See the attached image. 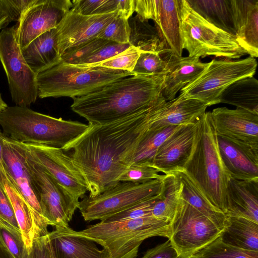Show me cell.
<instances>
[{
  "label": "cell",
  "mask_w": 258,
  "mask_h": 258,
  "mask_svg": "<svg viewBox=\"0 0 258 258\" xmlns=\"http://www.w3.org/2000/svg\"><path fill=\"white\" fill-rule=\"evenodd\" d=\"M151 107L112 122L89 124L82 135L62 149L71 151L69 155L86 181L88 196L115 186L132 165L147 131V115Z\"/></svg>",
  "instance_id": "obj_1"
},
{
  "label": "cell",
  "mask_w": 258,
  "mask_h": 258,
  "mask_svg": "<svg viewBox=\"0 0 258 258\" xmlns=\"http://www.w3.org/2000/svg\"><path fill=\"white\" fill-rule=\"evenodd\" d=\"M166 75H136L119 79L73 98L71 109L91 125L121 119L165 100L162 91Z\"/></svg>",
  "instance_id": "obj_2"
},
{
  "label": "cell",
  "mask_w": 258,
  "mask_h": 258,
  "mask_svg": "<svg viewBox=\"0 0 258 258\" xmlns=\"http://www.w3.org/2000/svg\"><path fill=\"white\" fill-rule=\"evenodd\" d=\"M0 125L5 135L18 142L62 150L89 126V124L55 118L17 105L7 106L0 111Z\"/></svg>",
  "instance_id": "obj_3"
},
{
  "label": "cell",
  "mask_w": 258,
  "mask_h": 258,
  "mask_svg": "<svg viewBox=\"0 0 258 258\" xmlns=\"http://www.w3.org/2000/svg\"><path fill=\"white\" fill-rule=\"evenodd\" d=\"M184 169L201 186L210 202L226 215L231 177L220 154L210 111L199 119L195 145Z\"/></svg>",
  "instance_id": "obj_4"
},
{
  "label": "cell",
  "mask_w": 258,
  "mask_h": 258,
  "mask_svg": "<svg viewBox=\"0 0 258 258\" xmlns=\"http://www.w3.org/2000/svg\"><path fill=\"white\" fill-rule=\"evenodd\" d=\"M79 232L102 246L110 258H137L145 240L154 236L170 238L171 222L153 216L115 222L101 221Z\"/></svg>",
  "instance_id": "obj_5"
},
{
  "label": "cell",
  "mask_w": 258,
  "mask_h": 258,
  "mask_svg": "<svg viewBox=\"0 0 258 258\" xmlns=\"http://www.w3.org/2000/svg\"><path fill=\"white\" fill-rule=\"evenodd\" d=\"M135 75L127 71L102 67H83L62 60L36 76L40 98L73 99L95 92L119 79Z\"/></svg>",
  "instance_id": "obj_6"
},
{
  "label": "cell",
  "mask_w": 258,
  "mask_h": 258,
  "mask_svg": "<svg viewBox=\"0 0 258 258\" xmlns=\"http://www.w3.org/2000/svg\"><path fill=\"white\" fill-rule=\"evenodd\" d=\"M180 30L182 48L189 57L238 59L247 54L232 35L210 24L197 14L186 0L179 2Z\"/></svg>",
  "instance_id": "obj_7"
},
{
  "label": "cell",
  "mask_w": 258,
  "mask_h": 258,
  "mask_svg": "<svg viewBox=\"0 0 258 258\" xmlns=\"http://www.w3.org/2000/svg\"><path fill=\"white\" fill-rule=\"evenodd\" d=\"M256 67L255 58L250 56L240 59L214 58L194 81L180 90V95L198 100L207 106L220 103L225 89L240 79L253 76Z\"/></svg>",
  "instance_id": "obj_8"
},
{
  "label": "cell",
  "mask_w": 258,
  "mask_h": 258,
  "mask_svg": "<svg viewBox=\"0 0 258 258\" xmlns=\"http://www.w3.org/2000/svg\"><path fill=\"white\" fill-rule=\"evenodd\" d=\"M164 177L165 175L162 178L143 183L119 182L94 197H84L80 201L78 209L86 221H103L137 203L160 195Z\"/></svg>",
  "instance_id": "obj_9"
},
{
  "label": "cell",
  "mask_w": 258,
  "mask_h": 258,
  "mask_svg": "<svg viewBox=\"0 0 258 258\" xmlns=\"http://www.w3.org/2000/svg\"><path fill=\"white\" fill-rule=\"evenodd\" d=\"M14 25L0 32V61L7 75L13 102L29 107L38 96L36 75L25 60L16 38Z\"/></svg>",
  "instance_id": "obj_10"
},
{
  "label": "cell",
  "mask_w": 258,
  "mask_h": 258,
  "mask_svg": "<svg viewBox=\"0 0 258 258\" xmlns=\"http://www.w3.org/2000/svg\"><path fill=\"white\" fill-rule=\"evenodd\" d=\"M171 229L168 239L180 258H189L219 237L222 232L183 200L171 221Z\"/></svg>",
  "instance_id": "obj_11"
},
{
  "label": "cell",
  "mask_w": 258,
  "mask_h": 258,
  "mask_svg": "<svg viewBox=\"0 0 258 258\" xmlns=\"http://www.w3.org/2000/svg\"><path fill=\"white\" fill-rule=\"evenodd\" d=\"M26 160L34 184L39 193L42 215L49 225L69 226L80 201L71 195L32 157L26 148Z\"/></svg>",
  "instance_id": "obj_12"
},
{
  "label": "cell",
  "mask_w": 258,
  "mask_h": 258,
  "mask_svg": "<svg viewBox=\"0 0 258 258\" xmlns=\"http://www.w3.org/2000/svg\"><path fill=\"white\" fill-rule=\"evenodd\" d=\"M211 114L218 137L236 146L258 162V114L226 107L215 108Z\"/></svg>",
  "instance_id": "obj_13"
},
{
  "label": "cell",
  "mask_w": 258,
  "mask_h": 258,
  "mask_svg": "<svg viewBox=\"0 0 258 258\" xmlns=\"http://www.w3.org/2000/svg\"><path fill=\"white\" fill-rule=\"evenodd\" d=\"M3 160L8 176L30 207L37 229L42 233L47 232L49 225L42 215L39 195L27 166L23 144L5 135Z\"/></svg>",
  "instance_id": "obj_14"
},
{
  "label": "cell",
  "mask_w": 258,
  "mask_h": 258,
  "mask_svg": "<svg viewBox=\"0 0 258 258\" xmlns=\"http://www.w3.org/2000/svg\"><path fill=\"white\" fill-rule=\"evenodd\" d=\"M72 5L69 0H33L15 25L21 49L41 34L56 27Z\"/></svg>",
  "instance_id": "obj_15"
},
{
  "label": "cell",
  "mask_w": 258,
  "mask_h": 258,
  "mask_svg": "<svg viewBox=\"0 0 258 258\" xmlns=\"http://www.w3.org/2000/svg\"><path fill=\"white\" fill-rule=\"evenodd\" d=\"M34 160L76 201L88 191L86 181L71 157L60 148L24 144Z\"/></svg>",
  "instance_id": "obj_16"
},
{
  "label": "cell",
  "mask_w": 258,
  "mask_h": 258,
  "mask_svg": "<svg viewBox=\"0 0 258 258\" xmlns=\"http://www.w3.org/2000/svg\"><path fill=\"white\" fill-rule=\"evenodd\" d=\"M180 0H135V12L143 19L152 20L165 47L175 55L183 52L180 30Z\"/></svg>",
  "instance_id": "obj_17"
},
{
  "label": "cell",
  "mask_w": 258,
  "mask_h": 258,
  "mask_svg": "<svg viewBox=\"0 0 258 258\" xmlns=\"http://www.w3.org/2000/svg\"><path fill=\"white\" fill-rule=\"evenodd\" d=\"M207 107L198 100L186 98L180 94L171 100H164L148 111L147 131L194 123L206 112Z\"/></svg>",
  "instance_id": "obj_18"
},
{
  "label": "cell",
  "mask_w": 258,
  "mask_h": 258,
  "mask_svg": "<svg viewBox=\"0 0 258 258\" xmlns=\"http://www.w3.org/2000/svg\"><path fill=\"white\" fill-rule=\"evenodd\" d=\"M199 119L183 125L163 142L154 156L153 167L165 175L185 168L195 145Z\"/></svg>",
  "instance_id": "obj_19"
},
{
  "label": "cell",
  "mask_w": 258,
  "mask_h": 258,
  "mask_svg": "<svg viewBox=\"0 0 258 258\" xmlns=\"http://www.w3.org/2000/svg\"><path fill=\"white\" fill-rule=\"evenodd\" d=\"M118 14L114 12L88 16L70 10L56 27L60 56L68 49L97 37Z\"/></svg>",
  "instance_id": "obj_20"
},
{
  "label": "cell",
  "mask_w": 258,
  "mask_h": 258,
  "mask_svg": "<svg viewBox=\"0 0 258 258\" xmlns=\"http://www.w3.org/2000/svg\"><path fill=\"white\" fill-rule=\"evenodd\" d=\"M48 234L56 258H110L104 249L69 226L55 227Z\"/></svg>",
  "instance_id": "obj_21"
},
{
  "label": "cell",
  "mask_w": 258,
  "mask_h": 258,
  "mask_svg": "<svg viewBox=\"0 0 258 258\" xmlns=\"http://www.w3.org/2000/svg\"><path fill=\"white\" fill-rule=\"evenodd\" d=\"M235 37L249 56H258V0H231Z\"/></svg>",
  "instance_id": "obj_22"
},
{
  "label": "cell",
  "mask_w": 258,
  "mask_h": 258,
  "mask_svg": "<svg viewBox=\"0 0 258 258\" xmlns=\"http://www.w3.org/2000/svg\"><path fill=\"white\" fill-rule=\"evenodd\" d=\"M226 216L242 217L258 223V179L230 178L227 186Z\"/></svg>",
  "instance_id": "obj_23"
},
{
  "label": "cell",
  "mask_w": 258,
  "mask_h": 258,
  "mask_svg": "<svg viewBox=\"0 0 258 258\" xmlns=\"http://www.w3.org/2000/svg\"><path fill=\"white\" fill-rule=\"evenodd\" d=\"M21 52L28 65L36 75L58 63L61 59L56 27L38 36Z\"/></svg>",
  "instance_id": "obj_24"
},
{
  "label": "cell",
  "mask_w": 258,
  "mask_h": 258,
  "mask_svg": "<svg viewBox=\"0 0 258 258\" xmlns=\"http://www.w3.org/2000/svg\"><path fill=\"white\" fill-rule=\"evenodd\" d=\"M198 57L175 56L170 70L164 79L162 95L168 101L174 99L177 93L194 81L208 67Z\"/></svg>",
  "instance_id": "obj_25"
},
{
  "label": "cell",
  "mask_w": 258,
  "mask_h": 258,
  "mask_svg": "<svg viewBox=\"0 0 258 258\" xmlns=\"http://www.w3.org/2000/svg\"><path fill=\"white\" fill-rule=\"evenodd\" d=\"M171 174L177 175L182 183V200L207 217L223 231L226 223V216L210 202L199 184L185 169L177 170Z\"/></svg>",
  "instance_id": "obj_26"
},
{
  "label": "cell",
  "mask_w": 258,
  "mask_h": 258,
  "mask_svg": "<svg viewBox=\"0 0 258 258\" xmlns=\"http://www.w3.org/2000/svg\"><path fill=\"white\" fill-rule=\"evenodd\" d=\"M218 139L220 154L230 177L240 180L258 179V162L231 143Z\"/></svg>",
  "instance_id": "obj_27"
},
{
  "label": "cell",
  "mask_w": 258,
  "mask_h": 258,
  "mask_svg": "<svg viewBox=\"0 0 258 258\" xmlns=\"http://www.w3.org/2000/svg\"><path fill=\"white\" fill-rule=\"evenodd\" d=\"M226 217L225 227L220 236L222 241L240 249L258 251V223L242 217Z\"/></svg>",
  "instance_id": "obj_28"
},
{
  "label": "cell",
  "mask_w": 258,
  "mask_h": 258,
  "mask_svg": "<svg viewBox=\"0 0 258 258\" xmlns=\"http://www.w3.org/2000/svg\"><path fill=\"white\" fill-rule=\"evenodd\" d=\"M190 7L207 22L235 36L231 0H186Z\"/></svg>",
  "instance_id": "obj_29"
},
{
  "label": "cell",
  "mask_w": 258,
  "mask_h": 258,
  "mask_svg": "<svg viewBox=\"0 0 258 258\" xmlns=\"http://www.w3.org/2000/svg\"><path fill=\"white\" fill-rule=\"evenodd\" d=\"M219 102L258 114V81L252 76L233 83L222 92Z\"/></svg>",
  "instance_id": "obj_30"
},
{
  "label": "cell",
  "mask_w": 258,
  "mask_h": 258,
  "mask_svg": "<svg viewBox=\"0 0 258 258\" xmlns=\"http://www.w3.org/2000/svg\"><path fill=\"white\" fill-rule=\"evenodd\" d=\"M4 187L12 203L27 252H28L33 239L41 235L34 224L30 207L9 176L5 182Z\"/></svg>",
  "instance_id": "obj_31"
},
{
  "label": "cell",
  "mask_w": 258,
  "mask_h": 258,
  "mask_svg": "<svg viewBox=\"0 0 258 258\" xmlns=\"http://www.w3.org/2000/svg\"><path fill=\"white\" fill-rule=\"evenodd\" d=\"M130 28L128 43L141 52H156L164 55L169 52L162 42L157 30L148 20L137 15L128 20Z\"/></svg>",
  "instance_id": "obj_32"
},
{
  "label": "cell",
  "mask_w": 258,
  "mask_h": 258,
  "mask_svg": "<svg viewBox=\"0 0 258 258\" xmlns=\"http://www.w3.org/2000/svg\"><path fill=\"white\" fill-rule=\"evenodd\" d=\"M182 183L174 174L165 175L159 198L152 210L155 217L171 221L182 201Z\"/></svg>",
  "instance_id": "obj_33"
},
{
  "label": "cell",
  "mask_w": 258,
  "mask_h": 258,
  "mask_svg": "<svg viewBox=\"0 0 258 258\" xmlns=\"http://www.w3.org/2000/svg\"><path fill=\"white\" fill-rule=\"evenodd\" d=\"M183 125L170 126L157 131H147L138 146L132 165L152 166L153 159L159 147Z\"/></svg>",
  "instance_id": "obj_34"
},
{
  "label": "cell",
  "mask_w": 258,
  "mask_h": 258,
  "mask_svg": "<svg viewBox=\"0 0 258 258\" xmlns=\"http://www.w3.org/2000/svg\"><path fill=\"white\" fill-rule=\"evenodd\" d=\"M172 52L158 53L140 52L132 73L135 75L158 76L167 74L174 57Z\"/></svg>",
  "instance_id": "obj_35"
},
{
  "label": "cell",
  "mask_w": 258,
  "mask_h": 258,
  "mask_svg": "<svg viewBox=\"0 0 258 258\" xmlns=\"http://www.w3.org/2000/svg\"><path fill=\"white\" fill-rule=\"evenodd\" d=\"M189 258H258V251L244 250L227 244L219 236Z\"/></svg>",
  "instance_id": "obj_36"
},
{
  "label": "cell",
  "mask_w": 258,
  "mask_h": 258,
  "mask_svg": "<svg viewBox=\"0 0 258 258\" xmlns=\"http://www.w3.org/2000/svg\"><path fill=\"white\" fill-rule=\"evenodd\" d=\"M140 51L130 46L124 51L105 60L89 64L77 65L83 67H102L132 73Z\"/></svg>",
  "instance_id": "obj_37"
},
{
  "label": "cell",
  "mask_w": 258,
  "mask_h": 258,
  "mask_svg": "<svg viewBox=\"0 0 258 258\" xmlns=\"http://www.w3.org/2000/svg\"><path fill=\"white\" fill-rule=\"evenodd\" d=\"M71 11L83 15H97L118 12L120 0H74Z\"/></svg>",
  "instance_id": "obj_38"
},
{
  "label": "cell",
  "mask_w": 258,
  "mask_h": 258,
  "mask_svg": "<svg viewBox=\"0 0 258 258\" xmlns=\"http://www.w3.org/2000/svg\"><path fill=\"white\" fill-rule=\"evenodd\" d=\"M109 41L96 37L66 50L61 59L65 63L80 65L95 51Z\"/></svg>",
  "instance_id": "obj_39"
},
{
  "label": "cell",
  "mask_w": 258,
  "mask_h": 258,
  "mask_svg": "<svg viewBox=\"0 0 258 258\" xmlns=\"http://www.w3.org/2000/svg\"><path fill=\"white\" fill-rule=\"evenodd\" d=\"M128 20L118 14L97 37L117 43H128L130 28Z\"/></svg>",
  "instance_id": "obj_40"
},
{
  "label": "cell",
  "mask_w": 258,
  "mask_h": 258,
  "mask_svg": "<svg viewBox=\"0 0 258 258\" xmlns=\"http://www.w3.org/2000/svg\"><path fill=\"white\" fill-rule=\"evenodd\" d=\"M160 195L137 203L122 211L106 218L102 221L115 222L152 216V208L159 198Z\"/></svg>",
  "instance_id": "obj_41"
},
{
  "label": "cell",
  "mask_w": 258,
  "mask_h": 258,
  "mask_svg": "<svg viewBox=\"0 0 258 258\" xmlns=\"http://www.w3.org/2000/svg\"><path fill=\"white\" fill-rule=\"evenodd\" d=\"M159 173L158 169L150 165H132L120 176L118 181L143 183L163 178L165 175Z\"/></svg>",
  "instance_id": "obj_42"
},
{
  "label": "cell",
  "mask_w": 258,
  "mask_h": 258,
  "mask_svg": "<svg viewBox=\"0 0 258 258\" xmlns=\"http://www.w3.org/2000/svg\"><path fill=\"white\" fill-rule=\"evenodd\" d=\"M0 238L15 258H24L27 252L21 231L6 227L0 221Z\"/></svg>",
  "instance_id": "obj_43"
},
{
  "label": "cell",
  "mask_w": 258,
  "mask_h": 258,
  "mask_svg": "<svg viewBox=\"0 0 258 258\" xmlns=\"http://www.w3.org/2000/svg\"><path fill=\"white\" fill-rule=\"evenodd\" d=\"M28 5V0H0V29L11 22L18 21Z\"/></svg>",
  "instance_id": "obj_44"
},
{
  "label": "cell",
  "mask_w": 258,
  "mask_h": 258,
  "mask_svg": "<svg viewBox=\"0 0 258 258\" xmlns=\"http://www.w3.org/2000/svg\"><path fill=\"white\" fill-rule=\"evenodd\" d=\"M130 46L128 43H120L109 41L80 65L95 63L105 60L124 51Z\"/></svg>",
  "instance_id": "obj_45"
},
{
  "label": "cell",
  "mask_w": 258,
  "mask_h": 258,
  "mask_svg": "<svg viewBox=\"0 0 258 258\" xmlns=\"http://www.w3.org/2000/svg\"><path fill=\"white\" fill-rule=\"evenodd\" d=\"M48 233L34 238L24 258H56Z\"/></svg>",
  "instance_id": "obj_46"
},
{
  "label": "cell",
  "mask_w": 258,
  "mask_h": 258,
  "mask_svg": "<svg viewBox=\"0 0 258 258\" xmlns=\"http://www.w3.org/2000/svg\"><path fill=\"white\" fill-rule=\"evenodd\" d=\"M0 220L6 227L21 231L15 217L12 203L5 187L1 184Z\"/></svg>",
  "instance_id": "obj_47"
},
{
  "label": "cell",
  "mask_w": 258,
  "mask_h": 258,
  "mask_svg": "<svg viewBox=\"0 0 258 258\" xmlns=\"http://www.w3.org/2000/svg\"><path fill=\"white\" fill-rule=\"evenodd\" d=\"M140 258H180L169 239L148 249Z\"/></svg>",
  "instance_id": "obj_48"
},
{
  "label": "cell",
  "mask_w": 258,
  "mask_h": 258,
  "mask_svg": "<svg viewBox=\"0 0 258 258\" xmlns=\"http://www.w3.org/2000/svg\"><path fill=\"white\" fill-rule=\"evenodd\" d=\"M5 135L0 131V184L4 187L5 181L8 179V174L5 168L3 160L4 139Z\"/></svg>",
  "instance_id": "obj_49"
},
{
  "label": "cell",
  "mask_w": 258,
  "mask_h": 258,
  "mask_svg": "<svg viewBox=\"0 0 258 258\" xmlns=\"http://www.w3.org/2000/svg\"><path fill=\"white\" fill-rule=\"evenodd\" d=\"M0 258H15L0 238Z\"/></svg>",
  "instance_id": "obj_50"
},
{
  "label": "cell",
  "mask_w": 258,
  "mask_h": 258,
  "mask_svg": "<svg viewBox=\"0 0 258 258\" xmlns=\"http://www.w3.org/2000/svg\"><path fill=\"white\" fill-rule=\"evenodd\" d=\"M8 106L6 103L3 100L0 95V111L5 109Z\"/></svg>",
  "instance_id": "obj_51"
}]
</instances>
